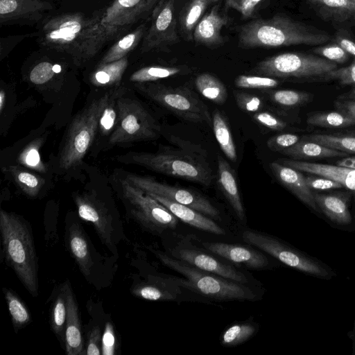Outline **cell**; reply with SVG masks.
<instances>
[{
  "mask_svg": "<svg viewBox=\"0 0 355 355\" xmlns=\"http://www.w3.org/2000/svg\"><path fill=\"white\" fill-rule=\"evenodd\" d=\"M173 146H159L154 153L129 152L116 160L209 187L214 178L207 152L200 146L182 138L170 137Z\"/></svg>",
  "mask_w": 355,
  "mask_h": 355,
  "instance_id": "6da1fadb",
  "label": "cell"
},
{
  "mask_svg": "<svg viewBox=\"0 0 355 355\" xmlns=\"http://www.w3.org/2000/svg\"><path fill=\"white\" fill-rule=\"evenodd\" d=\"M238 46L243 49L295 45L316 46L328 42L326 31L277 15L270 19H257L236 28Z\"/></svg>",
  "mask_w": 355,
  "mask_h": 355,
  "instance_id": "7a4b0ae2",
  "label": "cell"
},
{
  "mask_svg": "<svg viewBox=\"0 0 355 355\" xmlns=\"http://www.w3.org/2000/svg\"><path fill=\"white\" fill-rule=\"evenodd\" d=\"M0 232L6 264L35 297L39 294L38 259L29 223L22 216L1 209Z\"/></svg>",
  "mask_w": 355,
  "mask_h": 355,
  "instance_id": "3957f363",
  "label": "cell"
},
{
  "mask_svg": "<svg viewBox=\"0 0 355 355\" xmlns=\"http://www.w3.org/2000/svg\"><path fill=\"white\" fill-rule=\"evenodd\" d=\"M159 0H114L110 6L96 12L97 21L84 45L80 65L109 42L117 40L139 21L151 15Z\"/></svg>",
  "mask_w": 355,
  "mask_h": 355,
  "instance_id": "277c9868",
  "label": "cell"
},
{
  "mask_svg": "<svg viewBox=\"0 0 355 355\" xmlns=\"http://www.w3.org/2000/svg\"><path fill=\"white\" fill-rule=\"evenodd\" d=\"M151 250L163 264L187 279L175 277L178 284L182 287L217 300L253 301L257 297L254 291L245 284L200 270L159 250Z\"/></svg>",
  "mask_w": 355,
  "mask_h": 355,
  "instance_id": "5b68a950",
  "label": "cell"
},
{
  "mask_svg": "<svg viewBox=\"0 0 355 355\" xmlns=\"http://www.w3.org/2000/svg\"><path fill=\"white\" fill-rule=\"evenodd\" d=\"M111 92L112 89H107L93 99L73 119L58 157V167L61 173L71 172L82 165L94 141L101 112Z\"/></svg>",
  "mask_w": 355,
  "mask_h": 355,
  "instance_id": "8992f818",
  "label": "cell"
},
{
  "mask_svg": "<svg viewBox=\"0 0 355 355\" xmlns=\"http://www.w3.org/2000/svg\"><path fill=\"white\" fill-rule=\"evenodd\" d=\"M96 21V12L90 17L81 12L54 16L43 25L40 42L51 49L70 54L79 66L84 45Z\"/></svg>",
  "mask_w": 355,
  "mask_h": 355,
  "instance_id": "52a82bcc",
  "label": "cell"
},
{
  "mask_svg": "<svg viewBox=\"0 0 355 355\" xmlns=\"http://www.w3.org/2000/svg\"><path fill=\"white\" fill-rule=\"evenodd\" d=\"M136 89L175 116L192 123L212 125L207 105L189 87H172L156 82L135 83Z\"/></svg>",
  "mask_w": 355,
  "mask_h": 355,
  "instance_id": "ba28073f",
  "label": "cell"
},
{
  "mask_svg": "<svg viewBox=\"0 0 355 355\" xmlns=\"http://www.w3.org/2000/svg\"><path fill=\"white\" fill-rule=\"evenodd\" d=\"M337 67L336 63L316 55L288 52L259 62L252 71L272 78L318 81Z\"/></svg>",
  "mask_w": 355,
  "mask_h": 355,
  "instance_id": "9c48e42d",
  "label": "cell"
},
{
  "mask_svg": "<svg viewBox=\"0 0 355 355\" xmlns=\"http://www.w3.org/2000/svg\"><path fill=\"white\" fill-rule=\"evenodd\" d=\"M127 92L118 98L119 121L107 140L110 146L155 139L161 133L158 121L139 100L126 96Z\"/></svg>",
  "mask_w": 355,
  "mask_h": 355,
  "instance_id": "30bf717a",
  "label": "cell"
},
{
  "mask_svg": "<svg viewBox=\"0 0 355 355\" xmlns=\"http://www.w3.org/2000/svg\"><path fill=\"white\" fill-rule=\"evenodd\" d=\"M119 184L127 214L141 227L156 234L176 227L178 218L151 196L124 178Z\"/></svg>",
  "mask_w": 355,
  "mask_h": 355,
  "instance_id": "8fae6325",
  "label": "cell"
},
{
  "mask_svg": "<svg viewBox=\"0 0 355 355\" xmlns=\"http://www.w3.org/2000/svg\"><path fill=\"white\" fill-rule=\"evenodd\" d=\"M73 200L79 217L92 223L102 243L118 255L117 245L125 236L116 208L94 193H76Z\"/></svg>",
  "mask_w": 355,
  "mask_h": 355,
  "instance_id": "7c38bea8",
  "label": "cell"
},
{
  "mask_svg": "<svg viewBox=\"0 0 355 355\" xmlns=\"http://www.w3.org/2000/svg\"><path fill=\"white\" fill-rule=\"evenodd\" d=\"M178 0H159L150 15L148 28L141 44V53L150 51H166L178 43L177 32Z\"/></svg>",
  "mask_w": 355,
  "mask_h": 355,
  "instance_id": "4fadbf2b",
  "label": "cell"
},
{
  "mask_svg": "<svg viewBox=\"0 0 355 355\" xmlns=\"http://www.w3.org/2000/svg\"><path fill=\"white\" fill-rule=\"evenodd\" d=\"M123 178L147 193L157 195L187 205L213 218L218 219L220 217L219 211L208 199L198 192L132 173H127Z\"/></svg>",
  "mask_w": 355,
  "mask_h": 355,
  "instance_id": "5bb4252c",
  "label": "cell"
},
{
  "mask_svg": "<svg viewBox=\"0 0 355 355\" xmlns=\"http://www.w3.org/2000/svg\"><path fill=\"white\" fill-rule=\"evenodd\" d=\"M243 240L274 257L284 264L309 273L324 277L329 272L319 263L287 246L277 239L270 235L252 230L242 234Z\"/></svg>",
  "mask_w": 355,
  "mask_h": 355,
  "instance_id": "9a60e30c",
  "label": "cell"
},
{
  "mask_svg": "<svg viewBox=\"0 0 355 355\" xmlns=\"http://www.w3.org/2000/svg\"><path fill=\"white\" fill-rule=\"evenodd\" d=\"M65 244L87 281L96 282L102 269L101 254L95 250L81 223L71 217L66 221Z\"/></svg>",
  "mask_w": 355,
  "mask_h": 355,
  "instance_id": "2e32d148",
  "label": "cell"
},
{
  "mask_svg": "<svg viewBox=\"0 0 355 355\" xmlns=\"http://www.w3.org/2000/svg\"><path fill=\"white\" fill-rule=\"evenodd\" d=\"M168 250L173 258L182 260L200 270L207 271L225 279L246 284L249 279L243 272L231 265L224 263L199 248L189 241V238H181Z\"/></svg>",
  "mask_w": 355,
  "mask_h": 355,
  "instance_id": "e0dca14e",
  "label": "cell"
},
{
  "mask_svg": "<svg viewBox=\"0 0 355 355\" xmlns=\"http://www.w3.org/2000/svg\"><path fill=\"white\" fill-rule=\"evenodd\" d=\"M52 8L45 0H0V24H34Z\"/></svg>",
  "mask_w": 355,
  "mask_h": 355,
  "instance_id": "ac0fdd59",
  "label": "cell"
},
{
  "mask_svg": "<svg viewBox=\"0 0 355 355\" xmlns=\"http://www.w3.org/2000/svg\"><path fill=\"white\" fill-rule=\"evenodd\" d=\"M202 245L214 254L248 268L263 269L268 265L263 254L247 245L220 242H202Z\"/></svg>",
  "mask_w": 355,
  "mask_h": 355,
  "instance_id": "d6986e66",
  "label": "cell"
},
{
  "mask_svg": "<svg viewBox=\"0 0 355 355\" xmlns=\"http://www.w3.org/2000/svg\"><path fill=\"white\" fill-rule=\"evenodd\" d=\"M228 17L220 12V5H214L207 12L195 28L193 41L197 45H202L210 49L223 46L226 38L221 34L223 26L228 23Z\"/></svg>",
  "mask_w": 355,
  "mask_h": 355,
  "instance_id": "ffe728a7",
  "label": "cell"
},
{
  "mask_svg": "<svg viewBox=\"0 0 355 355\" xmlns=\"http://www.w3.org/2000/svg\"><path fill=\"white\" fill-rule=\"evenodd\" d=\"M175 277L148 276L131 288L133 295L150 301L175 300L182 291Z\"/></svg>",
  "mask_w": 355,
  "mask_h": 355,
  "instance_id": "44dd1931",
  "label": "cell"
},
{
  "mask_svg": "<svg viewBox=\"0 0 355 355\" xmlns=\"http://www.w3.org/2000/svg\"><path fill=\"white\" fill-rule=\"evenodd\" d=\"M281 163L300 171L323 176L340 182L343 187L353 193L355 204V169L338 165L311 163L292 159L282 160Z\"/></svg>",
  "mask_w": 355,
  "mask_h": 355,
  "instance_id": "7402d4cb",
  "label": "cell"
},
{
  "mask_svg": "<svg viewBox=\"0 0 355 355\" xmlns=\"http://www.w3.org/2000/svg\"><path fill=\"white\" fill-rule=\"evenodd\" d=\"M269 166L274 176L284 187L303 203L314 211H318L313 191L308 187L305 176L300 171L279 162H272Z\"/></svg>",
  "mask_w": 355,
  "mask_h": 355,
  "instance_id": "603a6c76",
  "label": "cell"
},
{
  "mask_svg": "<svg viewBox=\"0 0 355 355\" xmlns=\"http://www.w3.org/2000/svg\"><path fill=\"white\" fill-rule=\"evenodd\" d=\"M78 304L69 282L64 347L67 355L86 354Z\"/></svg>",
  "mask_w": 355,
  "mask_h": 355,
  "instance_id": "cb8c5ba5",
  "label": "cell"
},
{
  "mask_svg": "<svg viewBox=\"0 0 355 355\" xmlns=\"http://www.w3.org/2000/svg\"><path fill=\"white\" fill-rule=\"evenodd\" d=\"M153 198L157 200L167 209H168L173 214H174L178 219L185 223L205 232L217 235H223L225 234L223 229L221 228L217 223L206 215L198 211L197 210L173 201H171L164 197L148 193Z\"/></svg>",
  "mask_w": 355,
  "mask_h": 355,
  "instance_id": "d4e9b609",
  "label": "cell"
},
{
  "mask_svg": "<svg viewBox=\"0 0 355 355\" xmlns=\"http://www.w3.org/2000/svg\"><path fill=\"white\" fill-rule=\"evenodd\" d=\"M217 184L236 216L243 220L245 214L235 172L227 161L220 155L217 156Z\"/></svg>",
  "mask_w": 355,
  "mask_h": 355,
  "instance_id": "484cf974",
  "label": "cell"
},
{
  "mask_svg": "<svg viewBox=\"0 0 355 355\" xmlns=\"http://www.w3.org/2000/svg\"><path fill=\"white\" fill-rule=\"evenodd\" d=\"M314 200L318 208L332 222L338 225H348L352 222L349 210V192L318 193L313 192Z\"/></svg>",
  "mask_w": 355,
  "mask_h": 355,
  "instance_id": "4316f807",
  "label": "cell"
},
{
  "mask_svg": "<svg viewBox=\"0 0 355 355\" xmlns=\"http://www.w3.org/2000/svg\"><path fill=\"white\" fill-rule=\"evenodd\" d=\"M128 64V56L114 62L98 64L89 76V83L94 87L101 89H110L119 87L122 85V78Z\"/></svg>",
  "mask_w": 355,
  "mask_h": 355,
  "instance_id": "83f0119b",
  "label": "cell"
},
{
  "mask_svg": "<svg viewBox=\"0 0 355 355\" xmlns=\"http://www.w3.org/2000/svg\"><path fill=\"white\" fill-rule=\"evenodd\" d=\"M292 159L302 160L345 157L347 153L302 138L295 145L280 152Z\"/></svg>",
  "mask_w": 355,
  "mask_h": 355,
  "instance_id": "f1b7e54d",
  "label": "cell"
},
{
  "mask_svg": "<svg viewBox=\"0 0 355 355\" xmlns=\"http://www.w3.org/2000/svg\"><path fill=\"white\" fill-rule=\"evenodd\" d=\"M326 20L337 22L355 21V2L352 0H308Z\"/></svg>",
  "mask_w": 355,
  "mask_h": 355,
  "instance_id": "f546056e",
  "label": "cell"
},
{
  "mask_svg": "<svg viewBox=\"0 0 355 355\" xmlns=\"http://www.w3.org/2000/svg\"><path fill=\"white\" fill-rule=\"evenodd\" d=\"M209 5V0H189L182 7L178 14V28L184 40H193L195 28Z\"/></svg>",
  "mask_w": 355,
  "mask_h": 355,
  "instance_id": "4dcf8cb0",
  "label": "cell"
},
{
  "mask_svg": "<svg viewBox=\"0 0 355 355\" xmlns=\"http://www.w3.org/2000/svg\"><path fill=\"white\" fill-rule=\"evenodd\" d=\"M147 29L145 21L116 40L102 57L98 64L114 62L127 56L128 53L133 51L141 40H143Z\"/></svg>",
  "mask_w": 355,
  "mask_h": 355,
  "instance_id": "1f68e13d",
  "label": "cell"
},
{
  "mask_svg": "<svg viewBox=\"0 0 355 355\" xmlns=\"http://www.w3.org/2000/svg\"><path fill=\"white\" fill-rule=\"evenodd\" d=\"M3 171L10 175L15 184L27 196L35 198L39 196L45 186V180L31 170L19 165H10Z\"/></svg>",
  "mask_w": 355,
  "mask_h": 355,
  "instance_id": "d6a6232c",
  "label": "cell"
},
{
  "mask_svg": "<svg viewBox=\"0 0 355 355\" xmlns=\"http://www.w3.org/2000/svg\"><path fill=\"white\" fill-rule=\"evenodd\" d=\"M69 281L62 284L58 289L50 313V325L52 331L64 345L65 326L67 315V288Z\"/></svg>",
  "mask_w": 355,
  "mask_h": 355,
  "instance_id": "836d02e7",
  "label": "cell"
},
{
  "mask_svg": "<svg viewBox=\"0 0 355 355\" xmlns=\"http://www.w3.org/2000/svg\"><path fill=\"white\" fill-rule=\"evenodd\" d=\"M191 72V69L187 65L147 66L134 71L130 76V81L133 83L156 82L162 79L184 75Z\"/></svg>",
  "mask_w": 355,
  "mask_h": 355,
  "instance_id": "e575fe53",
  "label": "cell"
},
{
  "mask_svg": "<svg viewBox=\"0 0 355 355\" xmlns=\"http://www.w3.org/2000/svg\"><path fill=\"white\" fill-rule=\"evenodd\" d=\"M212 126L216 139L225 155L236 162L237 153L230 128L225 116L218 110L212 114Z\"/></svg>",
  "mask_w": 355,
  "mask_h": 355,
  "instance_id": "d590c367",
  "label": "cell"
},
{
  "mask_svg": "<svg viewBox=\"0 0 355 355\" xmlns=\"http://www.w3.org/2000/svg\"><path fill=\"white\" fill-rule=\"evenodd\" d=\"M197 90L206 98L218 105L224 104L227 98V91L223 82L209 73L198 75L194 80Z\"/></svg>",
  "mask_w": 355,
  "mask_h": 355,
  "instance_id": "8d00e7d4",
  "label": "cell"
},
{
  "mask_svg": "<svg viewBox=\"0 0 355 355\" xmlns=\"http://www.w3.org/2000/svg\"><path fill=\"white\" fill-rule=\"evenodd\" d=\"M127 88L123 85L112 89L111 95L103 107L98 123L101 136H110L114 130L119 121L118 98Z\"/></svg>",
  "mask_w": 355,
  "mask_h": 355,
  "instance_id": "74e56055",
  "label": "cell"
},
{
  "mask_svg": "<svg viewBox=\"0 0 355 355\" xmlns=\"http://www.w3.org/2000/svg\"><path fill=\"white\" fill-rule=\"evenodd\" d=\"M306 123L309 125L342 128L355 125V119L339 111L309 113Z\"/></svg>",
  "mask_w": 355,
  "mask_h": 355,
  "instance_id": "f35d334b",
  "label": "cell"
},
{
  "mask_svg": "<svg viewBox=\"0 0 355 355\" xmlns=\"http://www.w3.org/2000/svg\"><path fill=\"white\" fill-rule=\"evenodd\" d=\"M5 299L15 333L26 327L31 320L28 309L19 296L12 290L3 289Z\"/></svg>",
  "mask_w": 355,
  "mask_h": 355,
  "instance_id": "ab89813d",
  "label": "cell"
},
{
  "mask_svg": "<svg viewBox=\"0 0 355 355\" xmlns=\"http://www.w3.org/2000/svg\"><path fill=\"white\" fill-rule=\"evenodd\" d=\"M268 95L274 103L286 108L301 107L311 101L313 98L311 93L294 89L272 90Z\"/></svg>",
  "mask_w": 355,
  "mask_h": 355,
  "instance_id": "60d3db41",
  "label": "cell"
},
{
  "mask_svg": "<svg viewBox=\"0 0 355 355\" xmlns=\"http://www.w3.org/2000/svg\"><path fill=\"white\" fill-rule=\"evenodd\" d=\"M303 138L347 153H355V136L314 134Z\"/></svg>",
  "mask_w": 355,
  "mask_h": 355,
  "instance_id": "b9f144b4",
  "label": "cell"
},
{
  "mask_svg": "<svg viewBox=\"0 0 355 355\" xmlns=\"http://www.w3.org/2000/svg\"><path fill=\"white\" fill-rule=\"evenodd\" d=\"M256 332V327L251 323L243 322L232 325L221 336V344L224 346H235L243 343Z\"/></svg>",
  "mask_w": 355,
  "mask_h": 355,
  "instance_id": "7bdbcfd3",
  "label": "cell"
},
{
  "mask_svg": "<svg viewBox=\"0 0 355 355\" xmlns=\"http://www.w3.org/2000/svg\"><path fill=\"white\" fill-rule=\"evenodd\" d=\"M61 71L60 65L49 61H42L31 69L29 80L35 85L42 86L50 83Z\"/></svg>",
  "mask_w": 355,
  "mask_h": 355,
  "instance_id": "ee69618b",
  "label": "cell"
},
{
  "mask_svg": "<svg viewBox=\"0 0 355 355\" xmlns=\"http://www.w3.org/2000/svg\"><path fill=\"white\" fill-rule=\"evenodd\" d=\"M44 143V137L35 139L26 147L19 157L20 164L32 170L41 173L46 171L45 166L41 160L40 148Z\"/></svg>",
  "mask_w": 355,
  "mask_h": 355,
  "instance_id": "f6af8a7d",
  "label": "cell"
},
{
  "mask_svg": "<svg viewBox=\"0 0 355 355\" xmlns=\"http://www.w3.org/2000/svg\"><path fill=\"white\" fill-rule=\"evenodd\" d=\"M279 85L277 79L265 76L239 75L234 80L235 87L241 89H270Z\"/></svg>",
  "mask_w": 355,
  "mask_h": 355,
  "instance_id": "bcb514c9",
  "label": "cell"
},
{
  "mask_svg": "<svg viewBox=\"0 0 355 355\" xmlns=\"http://www.w3.org/2000/svg\"><path fill=\"white\" fill-rule=\"evenodd\" d=\"M329 80H338L342 85H355V58L349 66L334 69L318 80V81Z\"/></svg>",
  "mask_w": 355,
  "mask_h": 355,
  "instance_id": "7dc6e473",
  "label": "cell"
},
{
  "mask_svg": "<svg viewBox=\"0 0 355 355\" xmlns=\"http://www.w3.org/2000/svg\"><path fill=\"white\" fill-rule=\"evenodd\" d=\"M233 95L237 106L245 112L256 113L263 107V101L257 95L242 91H234Z\"/></svg>",
  "mask_w": 355,
  "mask_h": 355,
  "instance_id": "c3c4849f",
  "label": "cell"
},
{
  "mask_svg": "<svg viewBox=\"0 0 355 355\" xmlns=\"http://www.w3.org/2000/svg\"><path fill=\"white\" fill-rule=\"evenodd\" d=\"M313 52L315 54L336 64H343L346 62L349 56L345 51H344L334 42L329 44L314 48L313 49Z\"/></svg>",
  "mask_w": 355,
  "mask_h": 355,
  "instance_id": "681fc988",
  "label": "cell"
},
{
  "mask_svg": "<svg viewBox=\"0 0 355 355\" xmlns=\"http://www.w3.org/2000/svg\"><path fill=\"white\" fill-rule=\"evenodd\" d=\"M300 140L295 134L282 133L269 138L266 142L267 147L273 152L281 151L291 147Z\"/></svg>",
  "mask_w": 355,
  "mask_h": 355,
  "instance_id": "f907efd6",
  "label": "cell"
},
{
  "mask_svg": "<svg viewBox=\"0 0 355 355\" xmlns=\"http://www.w3.org/2000/svg\"><path fill=\"white\" fill-rule=\"evenodd\" d=\"M252 119L258 124L272 130H282L288 125L283 119L267 111L254 113Z\"/></svg>",
  "mask_w": 355,
  "mask_h": 355,
  "instance_id": "816d5d0a",
  "label": "cell"
},
{
  "mask_svg": "<svg viewBox=\"0 0 355 355\" xmlns=\"http://www.w3.org/2000/svg\"><path fill=\"white\" fill-rule=\"evenodd\" d=\"M305 180L311 191H324L343 187L340 182L336 180L315 174L308 173V175L305 176Z\"/></svg>",
  "mask_w": 355,
  "mask_h": 355,
  "instance_id": "f5cc1de1",
  "label": "cell"
},
{
  "mask_svg": "<svg viewBox=\"0 0 355 355\" xmlns=\"http://www.w3.org/2000/svg\"><path fill=\"white\" fill-rule=\"evenodd\" d=\"M116 340L114 327L107 322L102 334V355H114L116 354Z\"/></svg>",
  "mask_w": 355,
  "mask_h": 355,
  "instance_id": "db71d44e",
  "label": "cell"
},
{
  "mask_svg": "<svg viewBox=\"0 0 355 355\" xmlns=\"http://www.w3.org/2000/svg\"><path fill=\"white\" fill-rule=\"evenodd\" d=\"M102 332L98 325L94 326L88 332L86 345V355H100L102 354Z\"/></svg>",
  "mask_w": 355,
  "mask_h": 355,
  "instance_id": "11a10c76",
  "label": "cell"
},
{
  "mask_svg": "<svg viewBox=\"0 0 355 355\" xmlns=\"http://www.w3.org/2000/svg\"><path fill=\"white\" fill-rule=\"evenodd\" d=\"M334 42L355 58V42L344 34V32H338L334 38Z\"/></svg>",
  "mask_w": 355,
  "mask_h": 355,
  "instance_id": "9f6ffc18",
  "label": "cell"
},
{
  "mask_svg": "<svg viewBox=\"0 0 355 355\" xmlns=\"http://www.w3.org/2000/svg\"><path fill=\"white\" fill-rule=\"evenodd\" d=\"M263 0H243L235 8L243 17H251Z\"/></svg>",
  "mask_w": 355,
  "mask_h": 355,
  "instance_id": "6f0895ef",
  "label": "cell"
},
{
  "mask_svg": "<svg viewBox=\"0 0 355 355\" xmlns=\"http://www.w3.org/2000/svg\"><path fill=\"white\" fill-rule=\"evenodd\" d=\"M336 110L355 119V101L338 99L334 102Z\"/></svg>",
  "mask_w": 355,
  "mask_h": 355,
  "instance_id": "680465c9",
  "label": "cell"
},
{
  "mask_svg": "<svg viewBox=\"0 0 355 355\" xmlns=\"http://www.w3.org/2000/svg\"><path fill=\"white\" fill-rule=\"evenodd\" d=\"M336 165L355 169V156L348 157L336 162Z\"/></svg>",
  "mask_w": 355,
  "mask_h": 355,
  "instance_id": "91938a15",
  "label": "cell"
},
{
  "mask_svg": "<svg viewBox=\"0 0 355 355\" xmlns=\"http://www.w3.org/2000/svg\"><path fill=\"white\" fill-rule=\"evenodd\" d=\"M338 99L351 100L355 101V87H354L347 93L340 95Z\"/></svg>",
  "mask_w": 355,
  "mask_h": 355,
  "instance_id": "94428289",
  "label": "cell"
},
{
  "mask_svg": "<svg viewBox=\"0 0 355 355\" xmlns=\"http://www.w3.org/2000/svg\"><path fill=\"white\" fill-rule=\"evenodd\" d=\"M6 98H7V96H6V91L3 90V89H1L0 91V112H1V113L3 112V110L5 108Z\"/></svg>",
  "mask_w": 355,
  "mask_h": 355,
  "instance_id": "6125c7cd",
  "label": "cell"
},
{
  "mask_svg": "<svg viewBox=\"0 0 355 355\" xmlns=\"http://www.w3.org/2000/svg\"><path fill=\"white\" fill-rule=\"evenodd\" d=\"M243 0H225L227 7L235 9Z\"/></svg>",
  "mask_w": 355,
  "mask_h": 355,
  "instance_id": "be15d7a7",
  "label": "cell"
},
{
  "mask_svg": "<svg viewBox=\"0 0 355 355\" xmlns=\"http://www.w3.org/2000/svg\"><path fill=\"white\" fill-rule=\"evenodd\" d=\"M209 1H210V3L212 4V3H214L216 2L219 1L220 0H209Z\"/></svg>",
  "mask_w": 355,
  "mask_h": 355,
  "instance_id": "e7e4bbea",
  "label": "cell"
},
{
  "mask_svg": "<svg viewBox=\"0 0 355 355\" xmlns=\"http://www.w3.org/2000/svg\"><path fill=\"white\" fill-rule=\"evenodd\" d=\"M352 1H354L355 2V0H352Z\"/></svg>",
  "mask_w": 355,
  "mask_h": 355,
  "instance_id": "03108f58",
  "label": "cell"
}]
</instances>
